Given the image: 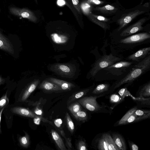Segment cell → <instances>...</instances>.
I'll return each mask as SVG.
<instances>
[{
  "instance_id": "cb8c5ba5",
  "label": "cell",
  "mask_w": 150,
  "mask_h": 150,
  "mask_svg": "<svg viewBox=\"0 0 150 150\" xmlns=\"http://www.w3.org/2000/svg\"><path fill=\"white\" fill-rule=\"evenodd\" d=\"M131 98L133 100L139 105L142 106V107L144 106L145 107L150 106V97L148 98H145L143 97L138 96L135 98L132 96Z\"/></svg>"
},
{
  "instance_id": "f1b7e54d",
  "label": "cell",
  "mask_w": 150,
  "mask_h": 150,
  "mask_svg": "<svg viewBox=\"0 0 150 150\" xmlns=\"http://www.w3.org/2000/svg\"><path fill=\"white\" fill-rule=\"evenodd\" d=\"M104 13H110L115 11V7L109 4L106 5L103 7H97L95 8V9Z\"/></svg>"
},
{
  "instance_id": "d590c367",
  "label": "cell",
  "mask_w": 150,
  "mask_h": 150,
  "mask_svg": "<svg viewBox=\"0 0 150 150\" xmlns=\"http://www.w3.org/2000/svg\"><path fill=\"white\" fill-rule=\"evenodd\" d=\"M127 142L131 150H138L139 149L138 146L133 142L128 139Z\"/></svg>"
},
{
  "instance_id": "5b68a950",
  "label": "cell",
  "mask_w": 150,
  "mask_h": 150,
  "mask_svg": "<svg viewBox=\"0 0 150 150\" xmlns=\"http://www.w3.org/2000/svg\"><path fill=\"white\" fill-rule=\"evenodd\" d=\"M137 108V107H135L128 111L115 124L114 126L127 125L146 119L144 117L137 116L134 113V111Z\"/></svg>"
},
{
  "instance_id": "5bb4252c",
  "label": "cell",
  "mask_w": 150,
  "mask_h": 150,
  "mask_svg": "<svg viewBox=\"0 0 150 150\" xmlns=\"http://www.w3.org/2000/svg\"><path fill=\"white\" fill-rule=\"evenodd\" d=\"M111 135L115 144L120 150H127L125 140L121 134L114 132L111 133Z\"/></svg>"
},
{
  "instance_id": "836d02e7",
  "label": "cell",
  "mask_w": 150,
  "mask_h": 150,
  "mask_svg": "<svg viewBox=\"0 0 150 150\" xmlns=\"http://www.w3.org/2000/svg\"><path fill=\"white\" fill-rule=\"evenodd\" d=\"M119 95L122 98H125L126 97L130 96L131 97L132 95L127 88H123L121 89L118 91Z\"/></svg>"
},
{
  "instance_id": "9c48e42d",
  "label": "cell",
  "mask_w": 150,
  "mask_h": 150,
  "mask_svg": "<svg viewBox=\"0 0 150 150\" xmlns=\"http://www.w3.org/2000/svg\"><path fill=\"white\" fill-rule=\"evenodd\" d=\"M150 38V35L147 33H143L133 35L120 40L124 44L135 43L143 42Z\"/></svg>"
},
{
  "instance_id": "2e32d148",
  "label": "cell",
  "mask_w": 150,
  "mask_h": 150,
  "mask_svg": "<svg viewBox=\"0 0 150 150\" xmlns=\"http://www.w3.org/2000/svg\"><path fill=\"white\" fill-rule=\"evenodd\" d=\"M150 51V47L142 48L129 56L128 58L130 60L139 61L140 59L145 57L149 52Z\"/></svg>"
},
{
  "instance_id": "277c9868",
  "label": "cell",
  "mask_w": 150,
  "mask_h": 150,
  "mask_svg": "<svg viewBox=\"0 0 150 150\" xmlns=\"http://www.w3.org/2000/svg\"><path fill=\"white\" fill-rule=\"evenodd\" d=\"M120 59V58L112 54L103 56L95 63L90 72L91 75L94 76L100 70L114 64Z\"/></svg>"
},
{
  "instance_id": "1f68e13d",
  "label": "cell",
  "mask_w": 150,
  "mask_h": 150,
  "mask_svg": "<svg viewBox=\"0 0 150 150\" xmlns=\"http://www.w3.org/2000/svg\"><path fill=\"white\" fill-rule=\"evenodd\" d=\"M137 115L143 117L146 119L150 117V110H142L137 109L134 112Z\"/></svg>"
},
{
  "instance_id": "60d3db41",
  "label": "cell",
  "mask_w": 150,
  "mask_h": 150,
  "mask_svg": "<svg viewBox=\"0 0 150 150\" xmlns=\"http://www.w3.org/2000/svg\"><path fill=\"white\" fill-rule=\"evenodd\" d=\"M54 123L57 126H58L62 123V121L61 119H58L54 121Z\"/></svg>"
},
{
  "instance_id": "7c38bea8",
  "label": "cell",
  "mask_w": 150,
  "mask_h": 150,
  "mask_svg": "<svg viewBox=\"0 0 150 150\" xmlns=\"http://www.w3.org/2000/svg\"><path fill=\"white\" fill-rule=\"evenodd\" d=\"M59 86L64 91H70L75 87L73 83L57 78L50 77L46 79Z\"/></svg>"
},
{
  "instance_id": "d6a6232c",
  "label": "cell",
  "mask_w": 150,
  "mask_h": 150,
  "mask_svg": "<svg viewBox=\"0 0 150 150\" xmlns=\"http://www.w3.org/2000/svg\"><path fill=\"white\" fill-rule=\"evenodd\" d=\"M9 103V99L7 96V93L0 99V110L5 108Z\"/></svg>"
},
{
  "instance_id": "7402d4cb",
  "label": "cell",
  "mask_w": 150,
  "mask_h": 150,
  "mask_svg": "<svg viewBox=\"0 0 150 150\" xmlns=\"http://www.w3.org/2000/svg\"><path fill=\"white\" fill-rule=\"evenodd\" d=\"M91 88H89L73 93L69 98L67 102L69 104L75 100L84 96L91 90Z\"/></svg>"
},
{
  "instance_id": "ab89813d",
  "label": "cell",
  "mask_w": 150,
  "mask_h": 150,
  "mask_svg": "<svg viewBox=\"0 0 150 150\" xmlns=\"http://www.w3.org/2000/svg\"><path fill=\"white\" fill-rule=\"evenodd\" d=\"M90 7V6L88 4H86L83 6V8L84 11L85 9V11H88L89 10V8Z\"/></svg>"
},
{
  "instance_id": "7bdbcfd3",
  "label": "cell",
  "mask_w": 150,
  "mask_h": 150,
  "mask_svg": "<svg viewBox=\"0 0 150 150\" xmlns=\"http://www.w3.org/2000/svg\"><path fill=\"white\" fill-rule=\"evenodd\" d=\"M35 113L37 115H40L42 114V112L41 110H36L35 111Z\"/></svg>"
},
{
  "instance_id": "484cf974",
  "label": "cell",
  "mask_w": 150,
  "mask_h": 150,
  "mask_svg": "<svg viewBox=\"0 0 150 150\" xmlns=\"http://www.w3.org/2000/svg\"><path fill=\"white\" fill-rule=\"evenodd\" d=\"M74 117L78 121L85 122L88 119V115L85 111L80 110L73 115Z\"/></svg>"
},
{
  "instance_id": "52a82bcc",
  "label": "cell",
  "mask_w": 150,
  "mask_h": 150,
  "mask_svg": "<svg viewBox=\"0 0 150 150\" xmlns=\"http://www.w3.org/2000/svg\"><path fill=\"white\" fill-rule=\"evenodd\" d=\"M9 11L12 14L27 18L31 21L35 22L37 21L38 18L35 14L27 9L11 7L10 8Z\"/></svg>"
},
{
  "instance_id": "30bf717a",
  "label": "cell",
  "mask_w": 150,
  "mask_h": 150,
  "mask_svg": "<svg viewBox=\"0 0 150 150\" xmlns=\"http://www.w3.org/2000/svg\"><path fill=\"white\" fill-rule=\"evenodd\" d=\"M146 20V18H141L134 24L124 30L120 33V36H127L141 30L143 29L142 25Z\"/></svg>"
},
{
  "instance_id": "7a4b0ae2",
  "label": "cell",
  "mask_w": 150,
  "mask_h": 150,
  "mask_svg": "<svg viewBox=\"0 0 150 150\" xmlns=\"http://www.w3.org/2000/svg\"><path fill=\"white\" fill-rule=\"evenodd\" d=\"M107 94L104 93L98 95L86 96L78 100V102L85 108L88 111L94 113H109L112 112V109L110 107L104 103L100 105L97 101L96 99L103 96Z\"/></svg>"
},
{
  "instance_id": "83f0119b",
  "label": "cell",
  "mask_w": 150,
  "mask_h": 150,
  "mask_svg": "<svg viewBox=\"0 0 150 150\" xmlns=\"http://www.w3.org/2000/svg\"><path fill=\"white\" fill-rule=\"evenodd\" d=\"M88 17L90 20L93 23L99 25L104 30H106L108 28V26L106 22L100 21L94 17L92 13L89 14Z\"/></svg>"
},
{
  "instance_id": "d6986e66",
  "label": "cell",
  "mask_w": 150,
  "mask_h": 150,
  "mask_svg": "<svg viewBox=\"0 0 150 150\" xmlns=\"http://www.w3.org/2000/svg\"><path fill=\"white\" fill-rule=\"evenodd\" d=\"M103 134L108 150H120L115 144L110 134L105 132Z\"/></svg>"
},
{
  "instance_id": "f546056e",
  "label": "cell",
  "mask_w": 150,
  "mask_h": 150,
  "mask_svg": "<svg viewBox=\"0 0 150 150\" xmlns=\"http://www.w3.org/2000/svg\"><path fill=\"white\" fill-rule=\"evenodd\" d=\"M68 108L72 115H73L81 110V104L78 102H76L70 105Z\"/></svg>"
},
{
  "instance_id": "ac0fdd59",
  "label": "cell",
  "mask_w": 150,
  "mask_h": 150,
  "mask_svg": "<svg viewBox=\"0 0 150 150\" xmlns=\"http://www.w3.org/2000/svg\"><path fill=\"white\" fill-rule=\"evenodd\" d=\"M51 134L52 139L59 149L61 150H67L62 138L58 133L55 130L52 129Z\"/></svg>"
},
{
  "instance_id": "e0dca14e",
  "label": "cell",
  "mask_w": 150,
  "mask_h": 150,
  "mask_svg": "<svg viewBox=\"0 0 150 150\" xmlns=\"http://www.w3.org/2000/svg\"><path fill=\"white\" fill-rule=\"evenodd\" d=\"M0 49L11 54H13L14 53L13 47L11 44L0 32Z\"/></svg>"
},
{
  "instance_id": "8d00e7d4",
  "label": "cell",
  "mask_w": 150,
  "mask_h": 150,
  "mask_svg": "<svg viewBox=\"0 0 150 150\" xmlns=\"http://www.w3.org/2000/svg\"><path fill=\"white\" fill-rule=\"evenodd\" d=\"M71 1L75 8L79 13H80L81 11L79 5V0H71Z\"/></svg>"
},
{
  "instance_id": "4316f807",
  "label": "cell",
  "mask_w": 150,
  "mask_h": 150,
  "mask_svg": "<svg viewBox=\"0 0 150 150\" xmlns=\"http://www.w3.org/2000/svg\"><path fill=\"white\" fill-rule=\"evenodd\" d=\"M24 132V136L19 137V142L21 146L24 148H27L30 143V138L28 134L25 132Z\"/></svg>"
},
{
  "instance_id": "8992f818",
  "label": "cell",
  "mask_w": 150,
  "mask_h": 150,
  "mask_svg": "<svg viewBox=\"0 0 150 150\" xmlns=\"http://www.w3.org/2000/svg\"><path fill=\"white\" fill-rule=\"evenodd\" d=\"M11 111L12 112L16 114L24 117L38 119L43 122L52 123L51 122L48 120L38 115L31 111L25 108L18 106L15 107L11 108Z\"/></svg>"
},
{
  "instance_id": "4fadbf2b",
  "label": "cell",
  "mask_w": 150,
  "mask_h": 150,
  "mask_svg": "<svg viewBox=\"0 0 150 150\" xmlns=\"http://www.w3.org/2000/svg\"><path fill=\"white\" fill-rule=\"evenodd\" d=\"M93 146L95 149L108 150L103 133L98 134L94 138Z\"/></svg>"
},
{
  "instance_id": "8fae6325",
  "label": "cell",
  "mask_w": 150,
  "mask_h": 150,
  "mask_svg": "<svg viewBox=\"0 0 150 150\" xmlns=\"http://www.w3.org/2000/svg\"><path fill=\"white\" fill-rule=\"evenodd\" d=\"M38 88L48 92H58L63 91L62 88L54 83L45 79L40 83Z\"/></svg>"
},
{
  "instance_id": "b9f144b4",
  "label": "cell",
  "mask_w": 150,
  "mask_h": 150,
  "mask_svg": "<svg viewBox=\"0 0 150 150\" xmlns=\"http://www.w3.org/2000/svg\"><path fill=\"white\" fill-rule=\"evenodd\" d=\"M5 108H2L0 111V134H1V125H0V122H1V115L2 113V112L4 109Z\"/></svg>"
},
{
  "instance_id": "3957f363",
  "label": "cell",
  "mask_w": 150,
  "mask_h": 150,
  "mask_svg": "<svg viewBox=\"0 0 150 150\" xmlns=\"http://www.w3.org/2000/svg\"><path fill=\"white\" fill-rule=\"evenodd\" d=\"M50 70L61 76L71 78L75 75L76 68L75 66L68 63H55L51 65Z\"/></svg>"
},
{
  "instance_id": "4dcf8cb0",
  "label": "cell",
  "mask_w": 150,
  "mask_h": 150,
  "mask_svg": "<svg viewBox=\"0 0 150 150\" xmlns=\"http://www.w3.org/2000/svg\"><path fill=\"white\" fill-rule=\"evenodd\" d=\"M65 119L68 128L71 134H73L74 130V123L68 113L67 112Z\"/></svg>"
},
{
  "instance_id": "f35d334b",
  "label": "cell",
  "mask_w": 150,
  "mask_h": 150,
  "mask_svg": "<svg viewBox=\"0 0 150 150\" xmlns=\"http://www.w3.org/2000/svg\"><path fill=\"white\" fill-rule=\"evenodd\" d=\"M88 1L89 3L95 5H99L103 3L99 0H88Z\"/></svg>"
},
{
  "instance_id": "d4e9b609",
  "label": "cell",
  "mask_w": 150,
  "mask_h": 150,
  "mask_svg": "<svg viewBox=\"0 0 150 150\" xmlns=\"http://www.w3.org/2000/svg\"><path fill=\"white\" fill-rule=\"evenodd\" d=\"M132 63L129 62L122 61L114 64L107 67L108 69H119L129 67Z\"/></svg>"
},
{
  "instance_id": "ee69618b",
  "label": "cell",
  "mask_w": 150,
  "mask_h": 150,
  "mask_svg": "<svg viewBox=\"0 0 150 150\" xmlns=\"http://www.w3.org/2000/svg\"><path fill=\"white\" fill-rule=\"evenodd\" d=\"M1 78H0V83H1Z\"/></svg>"
},
{
  "instance_id": "ffe728a7",
  "label": "cell",
  "mask_w": 150,
  "mask_h": 150,
  "mask_svg": "<svg viewBox=\"0 0 150 150\" xmlns=\"http://www.w3.org/2000/svg\"><path fill=\"white\" fill-rule=\"evenodd\" d=\"M110 85L108 83H102L98 85L92 91L93 96L98 95L106 93L109 91Z\"/></svg>"
},
{
  "instance_id": "44dd1931",
  "label": "cell",
  "mask_w": 150,
  "mask_h": 150,
  "mask_svg": "<svg viewBox=\"0 0 150 150\" xmlns=\"http://www.w3.org/2000/svg\"><path fill=\"white\" fill-rule=\"evenodd\" d=\"M110 103L111 104V108L113 110L116 106L125 100V98L121 97L117 94H111L109 97Z\"/></svg>"
},
{
  "instance_id": "e575fe53",
  "label": "cell",
  "mask_w": 150,
  "mask_h": 150,
  "mask_svg": "<svg viewBox=\"0 0 150 150\" xmlns=\"http://www.w3.org/2000/svg\"><path fill=\"white\" fill-rule=\"evenodd\" d=\"M77 149L79 150H88L87 145L85 141L81 140L79 141L77 144Z\"/></svg>"
},
{
  "instance_id": "ba28073f",
  "label": "cell",
  "mask_w": 150,
  "mask_h": 150,
  "mask_svg": "<svg viewBox=\"0 0 150 150\" xmlns=\"http://www.w3.org/2000/svg\"><path fill=\"white\" fill-rule=\"evenodd\" d=\"M145 12V11L138 10H135L129 12L126 15L119 19L117 23L119 25L117 31L123 28L137 16Z\"/></svg>"
},
{
  "instance_id": "6da1fadb",
  "label": "cell",
  "mask_w": 150,
  "mask_h": 150,
  "mask_svg": "<svg viewBox=\"0 0 150 150\" xmlns=\"http://www.w3.org/2000/svg\"><path fill=\"white\" fill-rule=\"evenodd\" d=\"M150 67V56L149 55L135 65L125 77L115 84L111 90L109 91L108 93L112 92L114 90L124 84L133 82L149 69Z\"/></svg>"
},
{
  "instance_id": "74e56055",
  "label": "cell",
  "mask_w": 150,
  "mask_h": 150,
  "mask_svg": "<svg viewBox=\"0 0 150 150\" xmlns=\"http://www.w3.org/2000/svg\"><path fill=\"white\" fill-rule=\"evenodd\" d=\"M92 15L97 19L105 22H107L109 21V19L106 18L101 16H98L92 14Z\"/></svg>"
},
{
  "instance_id": "603a6c76",
  "label": "cell",
  "mask_w": 150,
  "mask_h": 150,
  "mask_svg": "<svg viewBox=\"0 0 150 150\" xmlns=\"http://www.w3.org/2000/svg\"><path fill=\"white\" fill-rule=\"evenodd\" d=\"M137 96L143 97L150 96V83L149 82L139 89L137 93Z\"/></svg>"
},
{
  "instance_id": "9a60e30c",
  "label": "cell",
  "mask_w": 150,
  "mask_h": 150,
  "mask_svg": "<svg viewBox=\"0 0 150 150\" xmlns=\"http://www.w3.org/2000/svg\"><path fill=\"white\" fill-rule=\"evenodd\" d=\"M40 83V80L37 79H35L30 83L23 93L21 98V101H25L31 94L35 89Z\"/></svg>"
}]
</instances>
